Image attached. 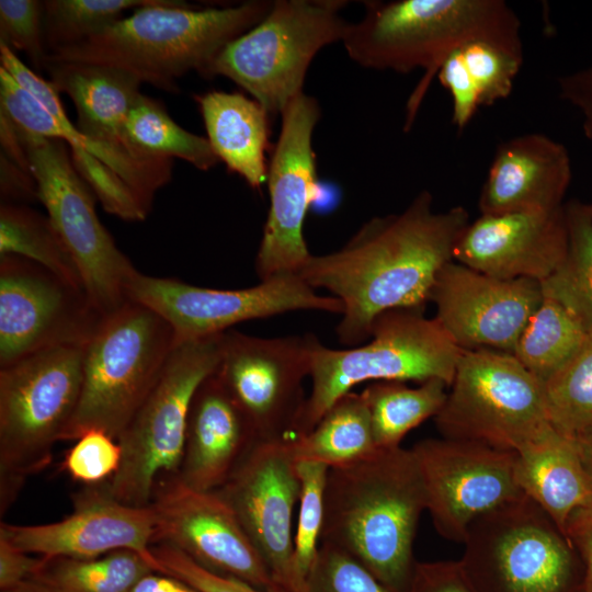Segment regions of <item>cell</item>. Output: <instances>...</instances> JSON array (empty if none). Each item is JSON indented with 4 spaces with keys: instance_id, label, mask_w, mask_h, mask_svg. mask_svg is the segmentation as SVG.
Segmentation results:
<instances>
[{
    "instance_id": "obj_1",
    "label": "cell",
    "mask_w": 592,
    "mask_h": 592,
    "mask_svg": "<svg viewBox=\"0 0 592 592\" xmlns=\"http://www.w3.org/2000/svg\"><path fill=\"white\" fill-rule=\"evenodd\" d=\"M470 218L464 206L437 212L421 191L399 213L375 216L339 250L310 255L299 276L343 305L335 331L348 348L369 340L377 316L394 309H424L439 272Z\"/></svg>"
},
{
    "instance_id": "obj_2",
    "label": "cell",
    "mask_w": 592,
    "mask_h": 592,
    "mask_svg": "<svg viewBox=\"0 0 592 592\" xmlns=\"http://www.w3.org/2000/svg\"><path fill=\"white\" fill-rule=\"evenodd\" d=\"M425 490L412 449L377 448L329 467L320 544L351 556L390 592H406Z\"/></svg>"
},
{
    "instance_id": "obj_3",
    "label": "cell",
    "mask_w": 592,
    "mask_h": 592,
    "mask_svg": "<svg viewBox=\"0 0 592 592\" xmlns=\"http://www.w3.org/2000/svg\"><path fill=\"white\" fill-rule=\"evenodd\" d=\"M272 4L250 0L200 9L184 1L158 0L78 44L50 53L46 64L111 66L172 92L177 79L191 70L201 73L225 45L257 25Z\"/></svg>"
},
{
    "instance_id": "obj_4",
    "label": "cell",
    "mask_w": 592,
    "mask_h": 592,
    "mask_svg": "<svg viewBox=\"0 0 592 592\" xmlns=\"http://www.w3.org/2000/svg\"><path fill=\"white\" fill-rule=\"evenodd\" d=\"M477 37L521 38V21L502 0H372L364 2L363 16L350 22L342 43L367 69H424L408 101V129L444 58Z\"/></svg>"
},
{
    "instance_id": "obj_5",
    "label": "cell",
    "mask_w": 592,
    "mask_h": 592,
    "mask_svg": "<svg viewBox=\"0 0 592 592\" xmlns=\"http://www.w3.org/2000/svg\"><path fill=\"white\" fill-rule=\"evenodd\" d=\"M424 309H394L375 318L367 343L331 349L317 338L312 346L311 389L294 437L310 432L326 411L366 382L440 379L449 387L462 349ZM293 437V439H294Z\"/></svg>"
},
{
    "instance_id": "obj_6",
    "label": "cell",
    "mask_w": 592,
    "mask_h": 592,
    "mask_svg": "<svg viewBox=\"0 0 592 592\" xmlns=\"http://www.w3.org/2000/svg\"><path fill=\"white\" fill-rule=\"evenodd\" d=\"M175 344L172 327L140 303L129 300L105 316L83 348L81 396L61 441H76L91 430L117 441Z\"/></svg>"
},
{
    "instance_id": "obj_7",
    "label": "cell",
    "mask_w": 592,
    "mask_h": 592,
    "mask_svg": "<svg viewBox=\"0 0 592 592\" xmlns=\"http://www.w3.org/2000/svg\"><path fill=\"white\" fill-rule=\"evenodd\" d=\"M83 348L60 346L0 368V511L45 468L77 410Z\"/></svg>"
},
{
    "instance_id": "obj_8",
    "label": "cell",
    "mask_w": 592,
    "mask_h": 592,
    "mask_svg": "<svg viewBox=\"0 0 592 592\" xmlns=\"http://www.w3.org/2000/svg\"><path fill=\"white\" fill-rule=\"evenodd\" d=\"M342 0H275L252 29L225 45L200 73L226 77L269 114H282L304 92L310 62L329 44L342 42L350 25Z\"/></svg>"
},
{
    "instance_id": "obj_9",
    "label": "cell",
    "mask_w": 592,
    "mask_h": 592,
    "mask_svg": "<svg viewBox=\"0 0 592 592\" xmlns=\"http://www.w3.org/2000/svg\"><path fill=\"white\" fill-rule=\"evenodd\" d=\"M223 335L177 342L157 383L117 440L122 462L105 481L117 501L148 506L157 485L178 475L191 402L218 367Z\"/></svg>"
},
{
    "instance_id": "obj_10",
    "label": "cell",
    "mask_w": 592,
    "mask_h": 592,
    "mask_svg": "<svg viewBox=\"0 0 592 592\" xmlns=\"http://www.w3.org/2000/svg\"><path fill=\"white\" fill-rule=\"evenodd\" d=\"M458 559L474 592H582L568 536L526 496L476 520Z\"/></svg>"
},
{
    "instance_id": "obj_11",
    "label": "cell",
    "mask_w": 592,
    "mask_h": 592,
    "mask_svg": "<svg viewBox=\"0 0 592 592\" xmlns=\"http://www.w3.org/2000/svg\"><path fill=\"white\" fill-rule=\"evenodd\" d=\"M433 420L442 437L514 453L554 429L544 384L513 354L491 349L462 351Z\"/></svg>"
},
{
    "instance_id": "obj_12",
    "label": "cell",
    "mask_w": 592,
    "mask_h": 592,
    "mask_svg": "<svg viewBox=\"0 0 592 592\" xmlns=\"http://www.w3.org/2000/svg\"><path fill=\"white\" fill-rule=\"evenodd\" d=\"M15 127L38 201L75 260L90 300L102 316L111 315L130 300L129 287L138 271L101 224L98 198L77 171L68 145Z\"/></svg>"
},
{
    "instance_id": "obj_13",
    "label": "cell",
    "mask_w": 592,
    "mask_h": 592,
    "mask_svg": "<svg viewBox=\"0 0 592 592\" xmlns=\"http://www.w3.org/2000/svg\"><path fill=\"white\" fill-rule=\"evenodd\" d=\"M129 298L159 314L177 342L224 333L234 325L295 310L343 314L342 303L320 296L298 273H283L241 289L195 286L170 277L138 274Z\"/></svg>"
},
{
    "instance_id": "obj_14",
    "label": "cell",
    "mask_w": 592,
    "mask_h": 592,
    "mask_svg": "<svg viewBox=\"0 0 592 592\" xmlns=\"http://www.w3.org/2000/svg\"><path fill=\"white\" fill-rule=\"evenodd\" d=\"M103 318L84 289L24 258L0 257V368L54 348H84Z\"/></svg>"
},
{
    "instance_id": "obj_15",
    "label": "cell",
    "mask_w": 592,
    "mask_h": 592,
    "mask_svg": "<svg viewBox=\"0 0 592 592\" xmlns=\"http://www.w3.org/2000/svg\"><path fill=\"white\" fill-rule=\"evenodd\" d=\"M316 337L223 335L216 374L251 422L259 441L294 437L306 401Z\"/></svg>"
},
{
    "instance_id": "obj_16",
    "label": "cell",
    "mask_w": 592,
    "mask_h": 592,
    "mask_svg": "<svg viewBox=\"0 0 592 592\" xmlns=\"http://www.w3.org/2000/svg\"><path fill=\"white\" fill-rule=\"evenodd\" d=\"M320 116L318 101L305 92L281 114V132L267 168L270 207L255 258L261 281L298 273L311 255L304 224L318 193L312 134Z\"/></svg>"
},
{
    "instance_id": "obj_17",
    "label": "cell",
    "mask_w": 592,
    "mask_h": 592,
    "mask_svg": "<svg viewBox=\"0 0 592 592\" xmlns=\"http://www.w3.org/2000/svg\"><path fill=\"white\" fill-rule=\"evenodd\" d=\"M422 476L426 511L436 532L463 543L482 515L521 498L516 453L451 439H425L411 448Z\"/></svg>"
},
{
    "instance_id": "obj_18",
    "label": "cell",
    "mask_w": 592,
    "mask_h": 592,
    "mask_svg": "<svg viewBox=\"0 0 592 592\" xmlns=\"http://www.w3.org/2000/svg\"><path fill=\"white\" fill-rule=\"evenodd\" d=\"M291 440L258 441L215 490L264 561L275 592H293V515L300 480Z\"/></svg>"
},
{
    "instance_id": "obj_19",
    "label": "cell",
    "mask_w": 592,
    "mask_h": 592,
    "mask_svg": "<svg viewBox=\"0 0 592 592\" xmlns=\"http://www.w3.org/2000/svg\"><path fill=\"white\" fill-rule=\"evenodd\" d=\"M149 505L152 544L171 545L212 572L275 592L264 561L216 491H198L171 477L157 485Z\"/></svg>"
},
{
    "instance_id": "obj_20",
    "label": "cell",
    "mask_w": 592,
    "mask_h": 592,
    "mask_svg": "<svg viewBox=\"0 0 592 592\" xmlns=\"http://www.w3.org/2000/svg\"><path fill=\"white\" fill-rule=\"evenodd\" d=\"M543 299L537 281L498 278L456 261L442 267L429 296L434 318L462 350L511 354Z\"/></svg>"
},
{
    "instance_id": "obj_21",
    "label": "cell",
    "mask_w": 592,
    "mask_h": 592,
    "mask_svg": "<svg viewBox=\"0 0 592 592\" xmlns=\"http://www.w3.org/2000/svg\"><path fill=\"white\" fill-rule=\"evenodd\" d=\"M0 111L26 132L65 141L109 167L149 213L156 193L172 178V159L140 160L83 135L69 119L59 92L0 44Z\"/></svg>"
},
{
    "instance_id": "obj_22",
    "label": "cell",
    "mask_w": 592,
    "mask_h": 592,
    "mask_svg": "<svg viewBox=\"0 0 592 592\" xmlns=\"http://www.w3.org/2000/svg\"><path fill=\"white\" fill-rule=\"evenodd\" d=\"M72 500L73 510L64 520L41 525L1 522L0 537L25 553L45 558H94L128 549L161 572L150 550L155 534L150 505L138 508L117 501L105 482L87 486Z\"/></svg>"
},
{
    "instance_id": "obj_23",
    "label": "cell",
    "mask_w": 592,
    "mask_h": 592,
    "mask_svg": "<svg viewBox=\"0 0 592 592\" xmlns=\"http://www.w3.org/2000/svg\"><path fill=\"white\" fill-rule=\"evenodd\" d=\"M568 249L563 206L553 210L479 215L454 249V261L504 280L539 283L560 265Z\"/></svg>"
},
{
    "instance_id": "obj_24",
    "label": "cell",
    "mask_w": 592,
    "mask_h": 592,
    "mask_svg": "<svg viewBox=\"0 0 592 592\" xmlns=\"http://www.w3.org/2000/svg\"><path fill=\"white\" fill-rule=\"evenodd\" d=\"M572 180L567 148L542 133L511 137L496 149L480 189V215L557 209Z\"/></svg>"
},
{
    "instance_id": "obj_25",
    "label": "cell",
    "mask_w": 592,
    "mask_h": 592,
    "mask_svg": "<svg viewBox=\"0 0 592 592\" xmlns=\"http://www.w3.org/2000/svg\"><path fill=\"white\" fill-rule=\"evenodd\" d=\"M258 441L248 417L215 372L192 399L175 477L189 488L215 491Z\"/></svg>"
},
{
    "instance_id": "obj_26",
    "label": "cell",
    "mask_w": 592,
    "mask_h": 592,
    "mask_svg": "<svg viewBox=\"0 0 592 592\" xmlns=\"http://www.w3.org/2000/svg\"><path fill=\"white\" fill-rule=\"evenodd\" d=\"M50 83L65 92L77 111L76 127L87 137L125 151L140 160H156L140 152L126 129L128 114L140 96L143 83L132 73L104 65L49 62Z\"/></svg>"
},
{
    "instance_id": "obj_27",
    "label": "cell",
    "mask_w": 592,
    "mask_h": 592,
    "mask_svg": "<svg viewBox=\"0 0 592 592\" xmlns=\"http://www.w3.org/2000/svg\"><path fill=\"white\" fill-rule=\"evenodd\" d=\"M524 61L521 38L477 37L454 48L436 78L452 100V124L458 133L485 106L506 99Z\"/></svg>"
},
{
    "instance_id": "obj_28",
    "label": "cell",
    "mask_w": 592,
    "mask_h": 592,
    "mask_svg": "<svg viewBox=\"0 0 592 592\" xmlns=\"http://www.w3.org/2000/svg\"><path fill=\"white\" fill-rule=\"evenodd\" d=\"M515 479L565 534L571 515L592 503V485L576 441L555 428L516 453Z\"/></svg>"
},
{
    "instance_id": "obj_29",
    "label": "cell",
    "mask_w": 592,
    "mask_h": 592,
    "mask_svg": "<svg viewBox=\"0 0 592 592\" xmlns=\"http://www.w3.org/2000/svg\"><path fill=\"white\" fill-rule=\"evenodd\" d=\"M195 100L206 138L219 161L252 189L261 187L267 178L270 114L259 102L239 92L209 91L195 95Z\"/></svg>"
},
{
    "instance_id": "obj_30",
    "label": "cell",
    "mask_w": 592,
    "mask_h": 592,
    "mask_svg": "<svg viewBox=\"0 0 592 592\" xmlns=\"http://www.w3.org/2000/svg\"><path fill=\"white\" fill-rule=\"evenodd\" d=\"M295 459L328 467L363 458L377 449L367 405L362 394L340 397L305 435L291 440Z\"/></svg>"
},
{
    "instance_id": "obj_31",
    "label": "cell",
    "mask_w": 592,
    "mask_h": 592,
    "mask_svg": "<svg viewBox=\"0 0 592 592\" xmlns=\"http://www.w3.org/2000/svg\"><path fill=\"white\" fill-rule=\"evenodd\" d=\"M447 384L431 379L410 387L403 382H373L361 394L367 405L377 448L400 447L414 428L442 409Z\"/></svg>"
},
{
    "instance_id": "obj_32",
    "label": "cell",
    "mask_w": 592,
    "mask_h": 592,
    "mask_svg": "<svg viewBox=\"0 0 592 592\" xmlns=\"http://www.w3.org/2000/svg\"><path fill=\"white\" fill-rule=\"evenodd\" d=\"M568 249L560 265L540 283L543 296L565 307L592 332V217L589 203H565Z\"/></svg>"
},
{
    "instance_id": "obj_33",
    "label": "cell",
    "mask_w": 592,
    "mask_h": 592,
    "mask_svg": "<svg viewBox=\"0 0 592 592\" xmlns=\"http://www.w3.org/2000/svg\"><path fill=\"white\" fill-rule=\"evenodd\" d=\"M32 578L49 592H130L155 568L138 553L118 549L94 558L43 557Z\"/></svg>"
},
{
    "instance_id": "obj_34",
    "label": "cell",
    "mask_w": 592,
    "mask_h": 592,
    "mask_svg": "<svg viewBox=\"0 0 592 592\" xmlns=\"http://www.w3.org/2000/svg\"><path fill=\"white\" fill-rule=\"evenodd\" d=\"M1 255L30 260L84 289L79 269L48 216L26 205L1 203Z\"/></svg>"
},
{
    "instance_id": "obj_35",
    "label": "cell",
    "mask_w": 592,
    "mask_h": 592,
    "mask_svg": "<svg viewBox=\"0 0 592 592\" xmlns=\"http://www.w3.org/2000/svg\"><path fill=\"white\" fill-rule=\"evenodd\" d=\"M588 333L565 307L544 297L512 354L544 384L571 358Z\"/></svg>"
},
{
    "instance_id": "obj_36",
    "label": "cell",
    "mask_w": 592,
    "mask_h": 592,
    "mask_svg": "<svg viewBox=\"0 0 592 592\" xmlns=\"http://www.w3.org/2000/svg\"><path fill=\"white\" fill-rule=\"evenodd\" d=\"M126 129L134 146L149 158H179L202 171L219 162L206 137L182 128L159 101L143 93L128 114Z\"/></svg>"
},
{
    "instance_id": "obj_37",
    "label": "cell",
    "mask_w": 592,
    "mask_h": 592,
    "mask_svg": "<svg viewBox=\"0 0 592 592\" xmlns=\"http://www.w3.org/2000/svg\"><path fill=\"white\" fill-rule=\"evenodd\" d=\"M544 389L549 420L558 432L576 439L592 431V332Z\"/></svg>"
},
{
    "instance_id": "obj_38",
    "label": "cell",
    "mask_w": 592,
    "mask_h": 592,
    "mask_svg": "<svg viewBox=\"0 0 592 592\" xmlns=\"http://www.w3.org/2000/svg\"><path fill=\"white\" fill-rule=\"evenodd\" d=\"M158 0H46L44 35L47 54L78 44L123 18L129 9Z\"/></svg>"
},
{
    "instance_id": "obj_39",
    "label": "cell",
    "mask_w": 592,
    "mask_h": 592,
    "mask_svg": "<svg viewBox=\"0 0 592 592\" xmlns=\"http://www.w3.org/2000/svg\"><path fill=\"white\" fill-rule=\"evenodd\" d=\"M300 496L293 554V592L304 584L320 547L325 514V488L329 467L322 463L298 460Z\"/></svg>"
},
{
    "instance_id": "obj_40",
    "label": "cell",
    "mask_w": 592,
    "mask_h": 592,
    "mask_svg": "<svg viewBox=\"0 0 592 592\" xmlns=\"http://www.w3.org/2000/svg\"><path fill=\"white\" fill-rule=\"evenodd\" d=\"M0 43L23 52L35 72L45 69L44 1L1 0Z\"/></svg>"
},
{
    "instance_id": "obj_41",
    "label": "cell",
    "mask_w": 592,
    "mask_h": 592,
    "mask_svg": "<svg viewBox=\"0 0 592 592\" xmlns=\"http://www.w3.org/2000/svg\"><path fill=\"white\" fill-rule=\"evenodd\" d=\"M297 592H390L342 550L320 544L310 571Z\"/></svg>"
},
{
    "instance_id": "obj_42",
    "label": "cell",
    "mask_w": 592,
    "mask_h": 592,
    "mask_svg": "<svg viewBox=\"0 0 592 592\" xmlns=\"http://www.w3.org/2000/svg\"><path fill=\"white\" fill-rule=\"evenodd\" d=\"M122 462V447L103 431L91 430L76 440L67 452L62 468L75 480L87 486L111 479Z\"/></svg>"
},
{
    "instance_id": "obj_43",
    "label": "cell",
    "mask_w": 592,
    "mask_h": 592,
    "mask_svg": "<svg viewBox=\"0 0 592 592\" xmlns=\"http://www.w3.org/2000/svg\"><path fill=\"white\" fill-rule=\"evenodd\" d=\"M150 550L161 572L184 581L200 592H265L236 578L212 572L171 545L152 544Z\"/></svg>"
},
{
    "instance_id": "obj_44",
    "label": "cell",
    "mask_w": 592,
    "mask_h": 592,
    "mask_svg": "<svg viewBox=\"0 0 592 592\" xmlns=\"http://www.w3.org/2000/svg\"><path fill=\"white\" fill-rule=\"evenodd\" d=\"M406 592H474L458 560L417 561Z\"/></svg>"
},
{
    "instance_id": "obj_45",
    "label": "cell",
    "mask_w": 592,
    "mask_h": 592,
    "mask_svg": "<svg viewBox=\"0 0 592 592\" xmlns=\"http://www.w3.org/2000/svg\"><path fill=\"white\" fill-rule=\"evenodd\" d=\"M557 87L559 96L580 112L584 136L592 140V66L560 76Z\"/></svg>"
},
{
    "instance_id": "obj_46",
    "label": "cell",
    "mask_w": 592,
    "mask_h": 592,
    "mask_svg": "<svg viewBox=\"0 0 592 592\" xmlns=\"http://www.w3.org/2000/svg\"><path fill=\"white\" fill-rule=\"evenodd\" d=\"M43 560L42 556L33 557L0 537V590L32 579Z\"/></svg>"
},
{
    "instance_id": "obj_47",
    "label": "cell",
    "mask_w": 592,
    "mask_h": 592,
    "mask_svg": "<svg viewBox=\"0 0 592 592\" xmlns=\"http://www.w3.org/2000/svg\"><path fill=\"white\" fill-rule=\"evenodd\" d=\"M566 534L582 561V592H592V503L571 515Z\"/></svg>"
},
{
    "instance_id": "obj_48",
    "label": "cell",
    "mask_w": 592,
    "mask_h": 592,
    "mask_svg": "<svg viewBox=\"0 0 592 592\" xmlns=\"http://www.w3.org/2000/svg\"><path fill=\"white\" fill-rule=\"evenodd\" d=\"M0 192L2 203L25 205L38 200L32 173L3 155H0Z\"/></svg>"
},
{
    "instance_id": "obj_49",
    "label": "cell",
    "mask_w": 592,
    "mask_h": 592,
    "mask_svg": "<svg viewBox=\"0 0 592 592\" xmlns=\"http://www.w3.org/2000/svg\"><path fill=\"white\" fill-rule=\"evenodd\" d=\"M130 592H200L184 581L153 571L145 576Z\"/></svg>"
},
{
    "instance_id": "obj_50",
    "label": "cell",
    "mask_w": 592,
    "mask_h": 592,
    "mask_svg": "<svg viewBox=\"0 0 592 592\" xmlns=\"http://www.w3.org/2000/svg\"><path fill=\"white\" fill-rule=\"evenodd\" d=\"M580 458L592 485V431L574 439Z\"/></svg>"
},
{
    "instance_id": "obj_51",
    "label": "cell",
    "mask_w": 592,
    "mask_h": 592,
    "mask_svg": "<svg viewBox=\"0 0 592 592\" xmlns=\"http://www.w3.org/2000/svg\"><path fill=\"white\" fill-rule=\"evenodd\" d=\"M0 592H49L42 583L34 579L26 580L12 588L0 590Z\"/></svg>"
},
{
    "instance_id": "obj_52",
    "label": "cell",
    "mask_w": 592,
    "mask_h": 592,
    "mask_svg": "<svg viewBox=\"0 0 592 592\" xmlns=\"http://www.w3.org/2000/svg\"><path fill=\"white\" fill-rule=\"evenodd\" d=\"M589 207H590V213H591V217H592V202L589 203Z\"/></svg>"
}]
</instances>
